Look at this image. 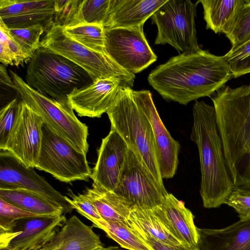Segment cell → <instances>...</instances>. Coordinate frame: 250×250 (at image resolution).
<instances>
[{"mask_svg":"<svg viewBox=\"0 0 250 250\" xmlns=\"http://www.w3.org/2000/svg\"><path fill=\"white\" fill-rule=\"evenodd\" d=\"M232 78L224 56L200 48L170 58L152 70L147 80L166 100L187 105L202 97H211Z\"/></svg>","mask_w":250,"mask_h":250,"instance_id":"1","label":"cell"},{"mask_svg":"<svg viewBox=\"0 0 250 250\" xmlns=\"http://www.w3.org/2000/svg\"><path fill=\"white\" fill-rule=\"evenodd\" d=\"M210 98L234 188L250 192V83L225 85Z\"/></svg>","mask_w":250,"mask_h":250,"instance_id":"2","label":"cell"},{"mask_svg":"<svg viewBox=\"0 0 250 250\" xmlns=\"http://www.w3.org/2000/svg\"><path fill=\"white\" fill-rule=\"evenodd\" d=\"M190 138L199 155L201 180L200 194L204 207L225 204L234 188L228 171L214 106L196 101L192 108Z\"/></svg>","mask_w":250,"mask_h":250,"instance_id":"3","label":"cell"},{"mask_svg":"<svg viewBox=\"0 0 250 250\" xmlns=\"http://www.w3.org/2000/svg\"><path fill=\"white\" fill-rule=\"evenodd\" d=\"M132 90L130 87L121 86L106 112L110 130L123 138L160 187L166 190L160 171L151 124L135 102Z\"/></svg>","mask_w":250,"mask_h":250,"instance_id":"4","label":"cell"},{"mask_svg":"<svg viewBox=\"0 0 250 250\" xmlns=\"http://www.w3.org/2000/svg\"><path fill=\"white\" fill-rule=\"evenodd\" d=\"M25 81L41 94L58 100H67L71 93L93 83L81 67L42 46L28 62Z\"/></svg>","mask_w":250,"mask_h":250,"instance_id":"5","label":"cell"},{"mask_svg":"<svg viewBox=\"0 0 250 250\" xmlns=\"http://www.w3.org/2000/svg\"><path fill=\"white\" fill-rule=\"evenodd\" d=\"M9 74L21 100L57 132L86 154L89 147L88 127L76 116L69 100H58L44 96L29 86L15 72L10 70Z\"/></svg>","mask_w":250,"mask_h":250,"instance_id":"6","label":"cell"},{"mask_svg":"<svg viewBox=\"0 0 250 250\" xmlns=\"http://www.w3.org/2000/svg\"><path fill=\"white\" fill-rule=\"evenodd\" d=\"M41 46L75 63L91 77L93 82L110 78L119 80L122 86L131 88L135 78L106 53L93 51L68 36L63 28L52 25L41 41Z\"/></svg>","mask_w":250,"mask_h":250,"instance_id":"7","label":"cell"},{"mask_svg":"<svg viewBox=\"0 0 250 250\" xmlns=\"http://www.w3.org/2000/svg\"><path fill=\"white\" fill-rule=\"evenodd\" d=\"M41 147L34 168L65 183L87 180L92 171L86 154L44 121Z\"/></svg>","mask_w":250,"mask_h":250,"instance_id":"8","label":"cell"},{"mask_svg":"<svg viewBox=\"0 0 250 250\" xmlns=\"http://www.w3.org/2000/svg\"><path fill=\"white\" fill-rule=\"evenodd\" d=\"M198 3L167 0L151 17L157 28L155 44H168L179 54L199 50L195 21Z\"/></svg>","mask_w":250,"mask_h":250,"instance_id":"9","label":"cell"},{"mask_svg":"<svg viewBox=\"0 0 250 250\" xmlns=\"http://www.w3.org/2000/svg\"><path fill=\"white\" fill-rule=\"evenodd\" d=\"M143 26L104 28L106 53L121 67L134 75L157 58L145 37Z\"/></svg>","mask_w":250,"mask_h":250,"instance_id":"10","label":"cell"},{"mask_svg":"<svg viewBox=\"0 0 250 250\" xmlns=\"http://www.w3.org/2000/svg\"><path fill=\"white\" fill-rule=\"evenodd\" d=\"M34 167L23 165L6 151L0 153V189L27 191L46 199L60 208L63 214L73 208L65 196L55 189Z\"/></svg>","mask_w":250,"mask_h":250,"instance_id":"11","label":"cell"},{"mask_svg":"<svg viewBox=\"0 0 250 250\" xmlns=\"http://www.w3.org/2000/svg\"><path fill=\"white\" fill-rule=\"evenodd\" d=\"M114 192L133 205L146 208L160 206L168 193L128 148L120 179Z\"/></svg>","mask_w":250,"mask_h":250,"instance_id":"12","label":"cell"},{"mask_svg":"<svg viewBox=\"0 0 250 250\" xmlns=\"http://www.w3.org/2000/svg\"><path fill=\"white\" fill-rule=\"evenodd\" d=\"M64 214L34 217L15 221L0 231V250H39L44 248L66 222Z\"/></svg>","mask_w":250,"mask_h":250,"instance_id":"13","label":"cell"},{"mask_svg":"<svg viewBox=\"0 0 250 250\" xmlns=\"http://www.w3.org/2000/svg\"><path fill=\"white\" fill-rule=\"evenodd\" d=\"M42 118L20 100L17 118L8 139L6 151L23 165L34 167L42 145Z\"/></svg>","mask_w":250,"mask_h":250,"instance_id":"14","label":"cell"},{"mask_svg":"<svg viewBox=\"0 0 250 250\" xmlns=\"http://www.w3.org/2000/svg\"><path fill=\"white\" fill-rule=\"evenodd\" d=\"M133 98L148 119L152 129L160 171L163 179L172 178L177 169L180 145L162 121L149 90H132Z\"/></svg>","mask_w":250,"mask_h":250,"instance_id":"15","label":"cell"},{"mask_svg":"<svg viewBox=\"0 0 250 250\" xmlns=\"http://www.w3.org/2000/svg\"><path fill=\"white\" fill-rule=\"evenodd\" d=\"M128 148L115 131L102 139L90 178L92 187L113 192L118 183Z\"/></svg>","mask_w":250,"mask_h":250,"instance_id":"16","label":"cell"},{"mask_svg":"<svg viewBox=\"0 0 250 250\" xmlns=\"http://www.w3.org/2000/svg\"><path fill=\"white\" fill-rule=\"evenodd\" d=\"M55 0H0V20L9 29L42 25L46 33L53 22Z\"/></svg>","mask_w":250,"mask_h":250,"instance_id":"17","label":"cell"},{"mask_svg":"<svg viewBox=\"0 0 250 250\" xmlns=\"http://www.w3.org/2000/svg\"><path fill=\"white\" fill-rule=\"evenodd\" d=\"M121 81L114 78L100 79L68 96L69 101L80 117L100 118L114 102Z\"/></svg>","mask_w":250,"mask_h":250,"instance_id":"18","label":"cell"},{"mask_svg":"<svg viewBox=\"0 0 250 250\" xmlns=\"http://www.w3.org/2000/svg\"><path fill=\"white\" fill-rule=\"evenodd\" d=\"M201 250H250V219L221 229H199Z\"/></svg>","mask_w":250,"mask_h":250,"instance_id":"19","label":"cell"},{"mask_svg":"<svg viewBox=\"0 0 250 250\" xmlns=\"http://www.w3.org/2000/svg\"><path fill=\"white\" fill-rule=\"evenodd\" d=\"M104 247L92 227L72 216L60 229L44 250H99Z\"/></svg>","mask_w":250,"mask_h":250,"instance_id":"20","label":"cell"},{"mask_svg":"<svg viewBox=\"0 0 250 250\" xmlns=\"http://www.w3.org/2000/svg\"><path fill=\"white\" fill-rule=\"evenodd\" d=\"M167 0H111L104 28L135 27L146 21Z\"/></svg>","mask_w":250,"mask_h":250,"instance_id":"21","label":"cell"},{"mask_svg":"<svg viewBox=\"0 0 250 250\" xmlns=\"http://www.w3.org/2000/svg\"><path fill=\"white\" fill-rule=\"evenodd\" d=\"M160 206L175 237L182 244L198 246L199 235L194 216L184 202L168 193Z\"/></svg>","mask_w":250,"mask_h":250,"instance_id":"22","label":"cell"},{"mask_svg":"<svg viewBox=\"0 0 250 250\" xmlns=\"http://www.w3.org/2000/svg\"><path fill=\"white\" fill-rule=\"evenodd\" d=\"M127 223L146 235L164 243L172 245L182 244L174 235L160 206L146 208L134 205Z\"/></svg>","mask_w":250,"mask_h":250,"instance_id":"23","label":"cell"},{"mask_svg":"<svg viewBox=\"0 0 250 250\" xmlns=\"http://www.w3.org/2000/svg\"><path fill=\"white\" fill-rule=\"evenodd\" d=\"M198 2L203 6L206 28L226 35L232 28L245 0H200Z\"/></svg>","mask_w":250,"mask_h":250,"instance_id":"24","label":"cell"},{"mask_svg":"<svg viewBox=\"0 0 250 250\" xmlns=\"http://www.w3.org/2000/svg\"><path fill=\"white\" fill-rule=\"evenodd\" d=\"M84 193L104 220L127 225L128 218L134 206L130 201L114 192L93 187L87 188Z\"/></svg>","mask_w":250,"mask_h":250,"instance_id":"25","label":"cell"},{"mask_svg":"<svg viewBox=\"0 0 250 250\" xmlns=\"http://www.w3.org/2000/svg\"><path fill=\"white\" fill-rule=\"evenodd\" d=\"M0 198L19 208L46 216L63 214L62 210L35 193L22 190L0 189Z\"/></svg>","mask_w":250,"mask_h":250,"instance_id":"26","label":"cell"},{"mask_svg":"<svg viewBox=\"0 0 250 250\" xmlns=\"http://www.w3.org/2000/svg\"><path fill=\"white\" fill-rule=\"evenodd\" d=\"M63 29L71 38L88 48L98 52L106 53L104 28L103 25L85 22Z\"/></svg>","mask_w":250,"mask_h":250,"instance_id":"27","label":"cell"},{"mask_svg":"<svg viewBox=\"0 0 250 250\" xmlns=\"http://www.w3.org/2000/svg\"><path fill=\"white\" fill-rule=\"evenodd\" d=\"M99 229L106 235L128 250H153L131 229L124 224L104 221Z\"/></svg>","mask_w":250,"mask_h":250,"instance_id":"28","label":"cell"},{"mask_svg":"<svg viewBox=\"0 0 250 250\" xmlns=\"http://www.w3.org/2000/svg\"><path fill=\"white\" fill-rule=\"evenodd\" d=\"M83 0H55L52 25L71 27L85 23L83 13Z\"/></svg>","mask_w":250,"mask_h":250,"instance_id":"29","label":"cell"},{"mask_svg":"<svg viewBox=\"0 0 250 250\" xmlns=\"http://www.w3.org/2000/svg\"><path fill=\"white\" fill-rule=\"evenodd\" d=\"M8 30L22 51L30 58L41 46L40 38L45 32L40 25L23 28H8Z\"/></svg>","mask_w":250,"mask_h":250,"instance_id":"30","label":"cell"},{"mask_svg":"<svg viewBox=\"0 0 250 250\" xmlns=\"http://www.w3.org/2000/svg\"><path fill=\"white\" fill-rule=\"evenodd\" d=\"M233 49L250 40V0H245L229 32L225 35Z\"/></svg>","mask_w":250,"mask_h":250,"instance_id":"31","label":"cell"},{"mask_svg":"<svg viewBox=\"0 0 250 250\" xmlns=\"http://www.w3.org/2000/svg\"><path fill=\"white\" fill-rule=\"evenodd\" d=\"M224 57L233 78L250 73V40L236 48L230 49Z\"/></svg>","mask_w":250,"mask_h":250,"instance_id":"32","label":"cell"},{"mask_svg":"<svg viewBox=\"0 0 250 250\" xmlns=\"http://www.w3.org/2000/svg\"><path fill=\"white\" fill-rule=\"evenodd\" d=\"M110 5L111 0H83L82 13L85 22L104 26L108 17Z\"/></svg>","mask_w":250,"mask_h":250,"instance_id":"33","label":"cell"},{"mask_svg":"<svg viewBox=\"0 0 250 250\" xmlns=\"http://www.w3.org/2000/svg\"><path fill=\"white\" fill-rule=\"evenodd\" d=\"M69 196L71 198L66 196L68 202L73 209H75L82 216L91 221L93 227L99 228L102 223L104 221L101 216L92 202L84 194H74L70 190Z\"/></svg>","mask_w":250,"mask_h":250,"instance_id":"34","label":"cell"},{"mask_svg":"<svg viewBox=\"0 0 250 250\" xmlns=\"http://www.w3.org/2000/svg\"><path fill=\"white\" fill-rule=\"evenodd\" d=\"M20 101L17 98L2 108L0 111V149L4 150L15 124Z\"/></svg>","mask_w":250,"mask_h":250,"instance_id":"35","label":"cell"},{"mask_svg":"<svg viewBox=\"0 0 250 250\" xmlns=\"http://www.w3.org/2000/svg\"><path fill=\"white\" fill-rule=\"evenodd\" d=\"M50 216L38 214L19 208L0 198V231L7 230L16 220L22 218Z\"/></svg>","mask_w":250,"mask_h":250,"instance_id":"36","label":"cell"},{"mask_svg":"<svg viewBox=\"0 0 250 250\" xmlns=\"http://www.w3.org/2000/svg\"><path fill=\"white\" fill-rule=\"evenodd\" d=\"M225 204L233 208L240 219H250V192L234 188Z\"/></svg>","mask_w":250,"mask_h":250,"instance_id":"37","label":"cell"},{"mask_svg":"<svg viewBox=\"0 0 250 250\" xmlns=\"http://www.w3.org/2000/svg\"><path fill=\"white\" fill-rule=\"evenodd\" d=\"M127 226L145 241L153 250H201L198 246H188L182 244L178 245L167 244L146 235L128 223Z\"/></svg>","mask_w":250,"mask_h":250,"instance_id":"38","label":"cell"},{"mask_svg":"<svg viewBox=\"0 0 250 250\" xmlns=\"http://www.w3.org/2000/svg\"><path fill=\"white\" fill-rule=\"evenodd\" d=\"M0 34L2 35L8 44L15 60V65L18 66L24 63L28 62L30 58L26 55L21 49L19 45L10 35L8 28L0 20Z\"/></svg>","mask_w":250,"mask_h":250,"instance_id":"39","label":"cell"},{"mask_svg":"<svg viewBox=\"0 0 250 250\" xmlns=\"http://www.w3.org/2000/svg\"><path fill=\"white\" fill-rule=\"evenodd\" d=\"M0 61L2 64L15 65L14 56L11 52L4 36L0 34Z\"/></svg>","mask_w":250,"mask_h":250,"instance_id":"40","label":"cell"},{"mask_svg":"<svg viewBox=\"0 0 250 250\" xmlns=\"http://www.w3.org/2000/svg\"><path fill=\"white\" fill-rule=\"evenodd\" d=\"M0 79L1 84H2L8 88L16 91L15 90V84L13 83L12 79L11 76L8 73L6 67L3 64H1L0 65Z\"/></svg>","mask_w":250,"mask_h":250,"instance_id":"41","label":"cell"},{"mask_svg":"<svg viewBox=\"0 0 250 250\" xmlns=\"http://www.w3.org/2000/svg\"><path fill=\"white\" fill-rule=\"evenodd\" d=\"M99 250H124L115 246H109L107 247H103Z\"/></svg>","mask_w":250,"mask_h":250,"instance_id":"42","label":"cell"},{"mask_svg":"<svg viewBox=\"0 0 250 250\" xmlns=\"http://www.w3.org/2000/svg\"><path fill=\"white\" fill-rule=\"evenodd\" d=\"M44 250V249L42 248V249L41 250Z\"/></svg>","mask_w":250,"mask_h":250,"instance_id":"43","label":"cell"}]
</instances>
